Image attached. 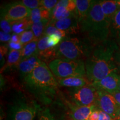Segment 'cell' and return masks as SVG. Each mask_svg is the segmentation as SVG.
Segmentation results:
<instances>
[{"label":"cell","instance_id":"6da1fadb","mask_svg":"<svg viewBox=\"0 0 120 120\" xmlns=\"http://www.w3.org/2000/svg\"><path fill=\"white\" fill-rule=\"evenodd\" d=\"M119 48L110 37L94 46L91 56L85 61L86 77L91 83L101 80L112 73H118L114 56Z\"/></svg>","mask_w":120,"mask_h":120},{"label":"cell","instance_id":"7a4b0ae2","mask_svg":"<svg viewBox=\"0 0 120 120\" xmlns=\"http://www.w3.org/2000/svg\"><path fill=\"white\" fill-rule=\"evenodd\" d=\"M23 79L26 89L43 103H50L56 95L58 82L44 62Z\"/></svg>","mask_w":120,"mask_h":120},{"label":"cell","instance_id":"3957f363","mask_svg":"<svg viewBox=\"0 0 120 120\" xmlns=\"http://www.w3.org/2000/svg\"><path fill=\"white\" fill-rule=\"evenodd\" d=\"M81 31L94 46L108 40L111 22L105 16L101 1H94L87 17L80 23Z\"/></svg>","mask_w":120,"mask_h":120},{"label":"cell","instance_id":"277c9868","mask_svg":"<svg viewBox=\"0 0 120 120\" xmlns=\"http://www.w3.org/2000/svg\"><path fill=\"white\" fill-rule=\"evenodd\" d=\"M94 46L86 38L65 37L56 47V58L86 61Z\"/></svg>","mask_w":120,"mask_h":120},{"label":"cell","instance_id":"5b68a950","mask_svg":"<svg viewBox=\"0 0 120 120\" xmlns=\"http://www.w3.org/2000/svg\"><path fill=\"white\" fill-rule=\"evenodd\" d=\"M37 109L35 102L19 92L9 103L7 120H34Z\"/></svg>","mask_w":120,"mask_h":120},{"label":"cell","instance_id":"8992f818","mask_svg":"<svg viewBox=\"0 0 120 120\" xmlns=\"http://www.w3.org/2000/svg\"><path fill=\"white\" fill-rule=\"evenodd\" d=\"M54 76L59 79L70 77H86L85 61L56 58L48 64Z\"/></svg>","mask_w":120,"mask_h":120},{"label":"cell","instance_id":"52a82bcc","mask_svg":"<svg viewBox=\"0 0 120 120\" xmlns=\"http://www.w3.org/2000/svg\"><path fill=\"white\" fill-rule=\"evenodd\" d=\"M97 90L90 83L78 88H73L69 92L71 101L77 106H90L96 105Z\"/></svg>","mask_w":120,"mask_h":120},{"label":"cell","instance_id":"ba28073f","mask_svg":"<svg viewBox=\"0 0 120 120\" xmlns=\"http://www.w3.org/2000/svg\"><path fill=\"white\" fill-rule=\"evenodd\" d=\"M31 15V10L20 1L7 4L2 7L1 10V19L6 20L10 23L22 21L29 18Z\"/></svg>","mask_w":120,"mask_h":120},{"label":"cell","instance_id":"9c48e42d","mask_svg":"<svg viewBox=\"0 0 120 120\" xmlns=\"http://www.w3.org/2000/svg\"><path fill=\"white\" fill-rule=\"evenodd\" d=\"M97 91L98 94L96 105L100 107V110L109 114L113 119L116 120L120 105L117 102L112 94L101 90Z\"/></svg>","mask_w":120,"mask_h":120},{"label":"cell","instance_id":"30bf717a","mask_svg":"<svg viewBox=\"0 0 120 120\" xmlns=\"http://www.w3.org/2000/svg\"><path fill=\"white\" fill-rule=\"evenodd\" d=\"M120 76L118 73H112L104 79L91 83L97 90L105 91L112 94L118 91Z\"/></svg>","mask_w":120,"mask_h":120},{"label":"cell","instance_id":"8fae6325","mask_svg":"<svg viewBox=\"0 0 120 120\" xmlns=\"http://www.w3.org/2000/svg\"><path fill=\"white\" fill-rule=\"evenodd\" d=\"M47 36H43L37 43V56L41 61L49 64L56 58V47H51L47 43Z\"/></svg>","mask_w":120,"mask_h":120},{"label":"cell","instance_id":"7c38bea8","mask_svg":"<svg viewBox=\"0 0 120 120\" xmlns=\"http://www.w3.org/2000/svg\"><path fill=\"white\" fill-rule=\"evenodd\" d=\"M58 29L64 31L66 34H77L81 31L80 23L78 21L75 13L70 17L55 22H50Z\"/></svg>","mask_w":120,"mask_h":120},{"label":"cell","instance_id":"4fadbf2b","mask_svg":"<svg viewBox=\"0 0 120 120\" xmlns=\"http://www.w3.org/2000/svg\"><path fill=\"white\" fill-rule=\"evenodd\" d=\"M42 62L37 55L21 60L17 66L20 77L22 79L25 78L32 72Z\"/></svg>","mask_w":120,"mask_h":120},{"label":"cell","instance_id":"5bb4252c","mask_svg":"<svg viewBox=\"0 0 120 120\" xmlns=\"http://www.w3.org/2000/svg\"><path fill=\"white\" fill-rule=\"evenodd\" d=\"M86 77L75 76L58 79V83L66 87L78 88L91 83Z\"/></svg>","mask_w":120,"mask_h":120},{"label":"cell","instance_id":"9a60e30c","mask_svg":"<svg viewBox=\"0 0 120 120\" xmlns=\"http://www.w3.org/2000/svg\"><path fill=\"white\" fill-rule=\"evenodd\" d=\"M94 110V106L71 107L70 117L72 120H88L91 113Z\"/></svg>","mask_w":120,"mask_h":120},{"label":"cell","instance_id":"2e32d148","mask_svg":"<svg viewBox=\"0 0 120 120\" xmlns=\"http://www.w3.org/2000/svg\"><path fill=\"white\" fill-rule=\"evenodd\" d=\"M93 1L91 0H76V7L75 13L79 23L87 17Z\"/></svg>","mask_w":120,"mask_h":120},{"label":"cell","instance_id":"e0dca14e","mask_svg":"<svg viewBox=\"0 0 120 120\" xmlns=\"http://www.w3.org/2000/svg\"><path fill=\"white\" fill-rule=\"evenodd\" d=\"M109 37L113 40L120 48V10L117 12L112 19Z\"/></svg>","mask_w":120,"mask_h":120},{"label":"cell","instance_id":"ac0fdd59","mask_svg":"<svg viewBox=\"0 0 120 120\" xmlns=\"http://www.w3.org/2000/svg\"><path fill=\"white\" fill-rule=\"evenodd\" d=\"M101 6L105 16L111 23L117 12L120 10L116 1H101Z\"/></svg>","mask_w":120,"mask_h":120},{"label":"cell","instance_id":"d6986e66","mask_svg":"<svg viewBox=\"0 0 120 120\" xmlns=\"http://www.w3.org/2000/svg\"><path fill=\"white\" fill-rule=\"evenodd\" d=\"M75 12H69L66 7L56 5L50 12V22H55L66 19L71 16Z\"/></svg>","mask_w":120,"mask_h":120},{"label":"cell","instance_id":"ffe728a7","mask_svg":"<svg viewBox=\"0 0 120 120\" xmlns=\"http://www.w3.org/2000/svg\"><path fill=\"white\" fill-rule=\"evenodd\" d=\"M50 12L42 7L31 10V15L29 17L32 24L37 23L43 19H50Z\"/></svg>","mask_w":120,"mask_h":120},{"label":"cell","instance_id":"44dd1931","mask_svg":"<svg viewBox=\"0 0 120 120\" xmlns=\"http://www.w3.org/2000/svg\"><path fill=\"white\" fill-rule=\"evenodd\" d=\"M37 43H38V41L34 40L23 46L21 50V60L26 59L30 57L36 56L38 55Z\"/></svg>","mask_w":120,"mask_h":120},{"label":"cell","instance_id":"7402d4cb","mask_svg":"<svg viewBox=\"0 0 120 120\" xmlns=\"http://www.w3.org/2000/svg\"><path fill=\"white\" fill-rule=\"evenodd\" d=\"M49 21V19H43L41 21L33 23L31 25L30 28L34 34V40L38 41L41 38L42 35H43L45 28Z\"/></svg>","mask_w":120,"mask_h":120},{"label":"cell","instance_id":"603a6c76","mask_svg":"<svg viewBox=\"0 0 120 120\" xmlns=\"http://www.w3.org/2000/svg\"><path fill=\"white\" fill-rule=\"evenodd\" d=\"M21 61V51L11 49L8 53L7 61V67H17Z\"/></svg>","mask_w":120,"mask_h":120},{"label":"cell","instance_id":"cb8c5ba5","mask_svg":"<svg viewBox=\"0 0 120 120\" xmlns=\"http://www.w3.org/2000/svg\"><path fill=\"white\" fill-rule=\"evenodd\" d=\"M53 34L60 36L62 37V38H65L67 35L66 33L65 32L62 31V30L58 29V28L56 27L55 26H53L52 24L49 22V23H48L47 26H46V28H45L43 36H49L53 35Z\"/></svg>","mask_w":120,"mask_h":120},{"label":"cell","instance_id":"d4e9b609","mask_svg":"<svg viewBox=\"0 0 120 120\" xmlns=\"http://www.w3.org/2000/svg\"><path fill=\"white\" fill-rule=\"evenodd\" d=\"M34 40V36L31 30H26L19 34V40L23 47Z\"/></svg>","mask_w":120,"mask_h":120},{"label":"cell","instance_id":"484cf974","mask_svg":"<svg viewBox=\"0 0 120 120\" xmlns=\"http://www.w3.org/2000/svg\"><path fill=\"white\" fill-rule=\"evenodd\" d=\"M20 2L31 10L41 7V1L39 0H23Z\"/></svg>","mask_w":120,"mask_h":120},{"label":"cell","instance_id":"4316f807","mask_svg":"<svg viewBox=\"0 0 120 120\" xmlns=\"http://www.w3.org/2000/svg\"><path fill=\"white\" fill-rule=\"evenodd\" d=\"M58 1L57 0H41V7L51 12L56 7Z\"/></svg>","mask_w":120,"mask_h":120},{"label":"cell","instance_id":"83f0119b","mask_svg":"<svg viewBox=\"0 0 120 120\" xmlns=\"http://www.w3.org/2000/svg\"><path fill=\"white\" fill-rule=\"evenodd\" d=\"M47 37V43L51 47H56L59 45V43L61 42L63 39L60 36L55 35V34Z\"/></svg>","mask_w":120,"mask_h":120},{"label":"cell","instance_id":"f1b7e54d","mask_svg":"<svg viewBox=\"0 0 120 120\" xmlns=\"http://www.w3.org/2000/svg\"><path fill=\"white\" fill-rule=\"evenodd\" d=\"M10 22L4 19H1V28L3 32L6 33V34H10L12 31V26H11Z\"/></svg>","mask_w":120,"mask_h":120},{"label":"cell","instance_id":"f546056e","mask_svg":"<svg viewBox=\"0 0 120 120\" xmlns=\"http://www.w3.org/2000/svg\"><path fill=\"white\" fill-rule=\"evenodd\" d=\"M38 120H55L48 109L43 111Z\"/></svg>","mask_w":120,"mask_h":120},{"label":"cell","instance_id":"4dcf8cb0","mask_svg":"<svg viewBox=\"0 0 120 120\" xmlns=\"http://www.w3.org/2000/svg\"><path fill=\"white\" fill-rule=\"evenodd\" d=\"M114 59H115V62L117 68L118 69V73H120V48H119V49L115 53Z\"/></svg>","mask_w":120,"mask_h":120},{"label":"cell","instance_id":"1f68e13d","mask_svg":"<svg viewBox=\"0 0 120 120\" xmlns=\"http://www.w3.org/2000/svg\"><path fill=\"white\" fill-rule=\"evenodd\" d=\"M98 120H115L110 115L102 110H99Z\"/></svg>","mask_w":120,"mask_h":120},{"label":"cell","instance_id":"d6a6232c","mask_svg":"<svg viewBox=\"0 0 120 120\" xmlns=\"http://www.w3.org/2000/svg\"><path fill=\"white\" fill-rule=\"evenodd\" d=\"M0 39H1V42H7L10 41L11 39L12 36L9 34H6V33L1 31L0 32Z\"/></svg>","mask_w":120,"mask_h":120},{"label":"cell","instance_id":"836d02e7","mask_svg":"<svg viewBox=\"0 0 120 120\" xmlns=\"http://www.w3.org/2000/svg\"><path fill=\"white\" fill-rule=\"evenodd\" d=\"M9 46H10L11 49H16V50H19V49L23 48V46H22L21 42L13 43L9 42Z\"/></svg>","mask_w":120,"mask_h":120},{"label":"cell","instance_id":"e575fe53","mask_svg":"<svg viewBox=\"0 0 120 120\" xmlns=\"http://www.w3.org/2000/svg\"><path fill=\"white\" fill-rule=\"evenodd\" d=\"M99 110H94L89 117L88 120H98Z\"/></svg>","mask_w":120,"mask_h":120},{"label":"cell","instance_id":"d590c367","mask_svg":"<svg viewBox=\"0 0 120 120\" xmlns=\"http://www.w3.org/2000/svg\"><path fill=\"white\" fill-rule=\"evenodd\" d=\"M10 42L13 43H19L20 42V40H19V35H17L16 34H13L12 35L11 39L10 40Z\"/></svg>","mask_w":120,"mask_h":120},{"label":"cell","instance_id":"8d00e7d4","mask_svg":"<svg viewBox=\"0 0 120 120\" xmlns=\"http://www.w3.org/2000/svg\"><path fill=\"white\" fill-rule=\"evenodd\" d=\"M7 52V47L4 46H1V61H2L4 56L6 55Z\"/></svg>","mask_w":120,"mask_h":120},{"label":"cell","instance_id":"74e56055","mask_svg":"<svg viewBox=\"0 0 120 120\" xmlns=\"http://www.w3.org/2000/svg\"><path fill=\"white\" fill-rule=\"evenodd\" d=\"M112 94L113 95L114 98H115V100H116V101L118 104L120 106V91H117Z\"/></svg>","mask_w":120,"mask_h":120},{"label":"cell","instance_id":"f35d334b","mask_svg":"<svg viewBox=\"0 0 120 120\" xmlns=\"http://www.w3.org/2000/svg\"><path fill=\"white\" fill-rule=\"evenodd\" d=\"M116 120H120V106H119L117 112V117Z\"/></svg>","mask_w":120,"mask_h":120},{"label":"cell","instance_id":"ab89813d","mask_svg":"<svg viewBox=\"0 0 120 120\" xmlns=\"http://www.w3.org/2000/svg\"><path fill=\"white\" fill-rule=\"evenodd\" d=\"M117 1V4L118 5V7H119L120 10V0H117V1Z\"/></svg>","mask_w":120,"mask_h":120},{"label":"cell","instance_id":"60d3db41","mask_svg":"<svg viewBox=\"0 0 120 120\" xmlns=\"http://www.w3.org/2000/svg\"><path fill=\"white\" fill-rule=\"evenodd\" d=\"M118 91H120V76L119 83H118Z\"/></svg>","mask_w":120,"mask_h":120}]
</instances>
